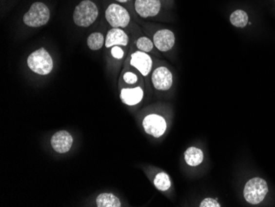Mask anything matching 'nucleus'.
Segmentation results:
<instances>
[{"instance_id":"nucleus-10","label":"nucleus","mask_w":275,"mask_h":207,"mask_svg":"<svg viewBox=\"0 0 275 207\" xmlns=\"http://www.w3.org/2000/svg\"><path fill=\"white\" fill-rule=\"evenodd\" d=\"M130 65L137 69L141 75L148 76L153 68V60L148 53L143 51H135L130 57Z\"/></svg>"},{"instance_id":"nucleus-22","label":"nucleus","mask_w":275,"mask_h":207,"mask_svg":"<svg viewBox=\"0 0 275 207\" xmlns=\"http://www.w3.org/2000/svg\"><path fill=\"white\" fill-rule=\"evenodd\" d=\"M124 52L121 47H119V45H115L113 47H111V56L117 60L124 57Z\"/></svg>"},{"instance_id":"nucleus-2","label":"nucleus","mask_w":275,"mask_h":207,"mask_svg":"<svg viewBox=\"0 0 275 207\" xmlns=\"http://www.w3.org/2000/svg\"><path fill=\"white\" fill-rule=\"evenodd\" d=\"M98 17V8L95 3L90 0H84L74 9L73 19L79 27H87L94 23Z\"/></svg>"},{"instance_id":"nucleus-12","label":"nucleus","mask_w":275,"mask_h":207,"mask_svg":"<svg viewBox=\"0 0 275 207\" xmlns=\"http://www.w3.org/2000/svg\"><path fill=\"white\" fill-rule=\"evenodd\" d=\"M129 43V37L121 28H112L107 32L105 45L106 48L113 47L115 45L126 46Z\"/></svg>"},{"instance_id":"nucleus-13","label":"nucleus","mask_w":275,"mask_h":207,"mask_svg":"<svg viewBox=\"0 0 275 207\" xmlns=\"http://www.w3.org/2000/svg\"><path fill=\"white\" fill-rule=\"evenodd\" d=\"M143 88L135 87L133 88H122L120 99L123 104L128 106H135L139 104L143 99Z\"/></svg>"},{"instance_id":"nucleus-21","label":"nucleus","mask_w":275,"mask_h":207,"mask_svg":"<svg viewBox=\"0 0 275 207\" xmlns=\"http://www.w3.org/2000/svg\"><path fill=\"white\" fill-rule=\"evenodd\" d=\"M200 207H220L219 203L217 200L214 198H205L202 201L201 203L199 205Z\"/></svg>"},{"instance_id":"nucleus-6","label":"nucleus","mask_w":275,"mask_h":207,"mask_svg":"<svg viewBox=\"0 0 275 207\" xmlns=\"http://www.w3.org/2000/svg\"><path fill=\"white\" fill-rule=\"evenodd\" d=\"M143 126L147 134L155 138H160L166 132L167 123L160 115L150 114L144 117Z\"/></svg>"},{"instance_id":"nucleus-7","label":"nucleus","mask_w":275,"mask_h":207,"mask_svg":"<svg viewBox=\"0 0 275 207\" xmlns=\"http://www.w3.org/2000/svg\"><path fill=\"white\" fill-rule=\"evenodd\" d=\"M135 12L142 19L154 18L158 15L161 9V0H135Z\"/></svg>"},{"instance_id":"nucleus-16","label":"nucleus","mask_w":275,"mask_h":207,"mask_svg":"<svg viewBox=\"0 0 275 207\" xmlns=\"http://www.w3.org/2000/svg\"><path fill=\"white\" fill-rule=\"evenodd\" d=\"M229 21L233 27L244 28L248 24V14L242 9H236L231 14Z\"/></svg>"},{"instance_id":"nucleus-1","label":"nucleus","mask_w":275,"mask_h":207,"mask_svg":"<svg viewBox=\"0 0 275 207\" xmlns=\"http://www.w3.org/2000/svg\"><path fill=\"white\" fill-rule=\"evenodd\" d=\"M27 65L36 74L47 75L53 69V60L45 48H40L28 56Z\"/></svg>"},{"instance_id":"nucleus-9","label":"nucleus","mask_w":275,"mask_h":207,"mask_svg":"<svg viewBox=\"0 0 275 207\" xmlns=\"http://www.w3.org/2000/svg\"><path fill=\"white\" fill-rule=\"evenodd\" d=\"M154 46L161 52H167L171 51L175 42L176 38L173 32L169 29H160L155 32L153 38Z\"/></svg>"},{"instance_id":"nucleus-15","label":"nucleus","mask_w":275,"mask_h":207,"mask_svg":"<svg viewBox=\"0 0 275 207\" xmlns=\"http://www.w3.org/2000/svg\"><path fill=\"white\" fill-rule=\"evenodd\" d=\"M97 205L98 207H119L121 203L119 198L116 197L114 194L110 192H103L98 196L97 198Z\"/></svg>"},{"instance_id":"nucleus-18","label":"nucleus","mask_w":275,"mask_h":207,"mask_svg":"<svg viewBox=\"0 0 275 207\" xmlns=\"http://www.w3.org/2000/svg\"><path fill=\"white\" fill-rule=\"evenodd\" d=\"M87 45L93 51L100 50L104 45L103 35L100 32H93L87 38Z\"/></svg>"},{"instance_id":"nucleus-8","label":"nucleus","mask_w":275,"mask_h":207,"mask_svg":"<svg viewBox=\"0 0 275 207\" xmlns=\"http://www.w3.org/2000/svg\"><path fill=\"white\" fill-rule=\"evenodd\" d=\"M151 80L154 88L159 91L169 90L173 83L172 72L165 66L157 67L154 69Z\"/></svg>"},{"instance_id":"nucleus-20","label":"nucleus","mask_w":275,"mask_h":207,"mask_svg":"<svg viewBox=\"0 0 275 207\" xmlns=\"http://www.w3.org/2000/svg\"><path fill=\"white\" fill-rule=\"evenodd\" d=\"M123 80L124 82L128 83V84L133 85L135 84L138 82V76L136 74L133 73V72H126L123 76Z\"/></svg>"},{"instance_id":"nucleus-4","label":"nucleus","mask_w":275,"mask_h":207,"mask_svg":"<svg viewBox=\"0 0 275 207\" xmlns=\"http://www.w3.org/2000/svg\"><path fill=\"white\" fill-rule=\"evenodd\" d=\"M50 18L51 12L47 6L41 2H36L24 14L23 21L28 27H40L47 24Z\"/></svg>"},{"instance_id":"nucleus-23","label":"nucleus","mask_w":275,"mask_h":207,"mask_svg":"<svg viewBox=\"0 0 275 207\" xmlns=\"http://www.w3.org/2000/svg\"><path fill=\"white\" fill-rule=\"evenodd\" d=\"M117 2H119V3H125L130 2L131 0H117Z\"/></svg>"},{"instance_id":"nucleus-5","label":"nucleus","mask_w":275,"mask_h":207,"mask_svg":"<svg viewBox=\"0 0 275 207\" xmlns=\"http://www.w3.org/2000/svg\"><path fill=\"white\" fill-rule=\"evenodd\" d=\"M106 19L111 27L114 28H124L131 21L129 11L117 3H111L106 8Z\"/></svg>"},{"instance_id":"nucleus-17","label":"nucleus","mask_w":275,"mask_h":207,"mask_svg":"<svg viewBox=\"0 0 275 207\" xmlns=\"http://www.w3.org/2000/svg\"><path fill=\"white\" fill-rule=\"evenodd\" d=\"M154 183L155 187L161 191H167L172 185L169 176L164 172L157 173L154 178Z\"/></svg>"},{"instance_id":"nucleus-14","label":"nucleus","mask_w":275,"mask_h":207,"mask_svg":"<svg viewBox=\"0 0 275 207\" xmlns=\"http://www.w3.org/2000/svg\"><path fill=\"white\" fill-rule=\"evenodd\" d=\"M185 163L191 167H196L202 164L204 160V153L196 147H190L185 152Z\"/></svg>"},{"instance_id":"nucleus-3","label":"nucleus","mask_w":275,"mask_h":207,"mask_svg":"<svg viewBox=\"0 0 275 207\" xmlns=\"http://www.w3.org/2000/svg\"><path fill=\"white\" fill-rule=\"evenodd\" d=\"M269 188L266 181L260 178L250 179L244 187L243 195L246 202L252 205L259 204L267 195Z\"/></svg>"},{"instance_id":"nucleus-11","label":"nucleus","mask_w":275,"mask_h":207,"mask_svg":"<svg viewBox=\"0 0 275 207\" xmlns=\"http://www.w3.org/2000/svg\"><path fill=\"white\" fill-rule=\"evenodd\" d=\"M51 143L55 151L59 154H64L71 149L73 137L66 130H60L52 136Z\"/></svg>"},{"instance_id":"nucleus-19","label":"nucleus","mask_w":275,"mask_h":207,"mask_svg":"<svg viewBox=\"0 0 275 207\" xmlns=\"http://www.w3.org/2000/svg\"><path fill=\"white\" fill-rule=\"evenodd\" d=\"M135 45L138 51L150 53L154 47V41L147 37H141L135 41Z\"/></svg>"}]
</instances>
